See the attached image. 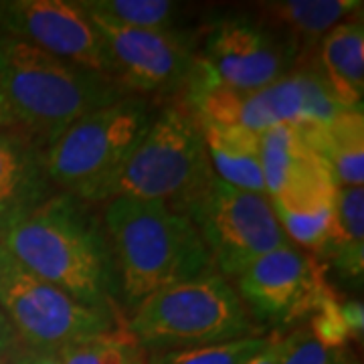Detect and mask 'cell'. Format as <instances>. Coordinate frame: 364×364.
I'll return each mask as SVG.
<instances>
[{
    "label": "cell",
    "instance_id": "484cf974",
    "mask_svg": "<svg viewBox=\"0 0 364 364\" xmlns=\"http://www.w3.org/2000/svg\"><path fill=\"white\" fill-rule=\"evenodd\" d=\"M4 364H61L57 354H49V352H37L25 348L21 344L14 342V346L9 350Z\"/></svg>",
    "mask_w": 364,
    "mask_h": 364
},
{
    "label": "cell",
    "instance_id": "4316f807",
    "mask_svg": "<svg viewBox=\"0 0 364 364\" xmlns=\"http://www.w3.org/2000/svg\"><path fill=\"white\" fill-rule=\"evenodd\" d=\"M340 310H342V318H344V324L348 328V334H350L352 342L354 340L363 338L364 330V306L360 299H350V301H342L340 304Z\"/></svg>",
    "mask_w": 364,
    "mask_h": 364
},
{
    "label": "cell",
    "instance_id": "ffe728a7",
    "mask_svg": "<svg viewBox=\"0 0 364 364\" xmlns=\"http://www.w3.org/2000/svg\"><path fill=\"white\" fill-rule=\"evenodd\" d=\"M91 14L130 28H182L186 9L172 0H79Z\"/></svg>",
    "mask_w": 364,
    "mask_h": 364
},
{
    "label": "cell",
    "instance_id": "9c48e42d",
    "mask_svg": "<svg viewBox=\"0 0 364 364\" xmlns=\"http://www.w3.org/2000/svg\"><path fill=\"white\" fill-rule=\"evenodd\" d=\"M87 14L104 39L112 77L128 93L152 100L184 91L198 59L200 28H130Z\"/></svg>",
    "mask_w": 364,
    "mask_h": 364
},
{
    "label": "cell",
    "instance_id": "6da1fadb",
    "mask_svg": "<svg viewBox=\"0 0 364 364\" xmlns=\"http://www.w3.org/2000/svg\"><path fill=\"white\" fill-rule=\"evenodd\" d=\"M0 245L75 301L124 320L104 223L91 203L57 191L14 223Z\"/></svg>",
    "mask_w": 364,
    "mask_h": 364
},
{
    "label": "cell",
    "instance_id": "8992f818",
    "mask_svg": "<svg viewBox=\"0 0 364 364\" xmlns=\"http://www.w3.org/2000/svg\"><path fill=\"white\" fill-rule=\"evenodd\" d=\"M213 176L203 130L184 105L158 109L130 156L105 182L97 203L112 198L156 200L178 207Z\"/></svg>",
    "mask_w": 364,
    "mask_h": 364
},
{
    "label": "cell",
    "instance_id": "5b68a950",
    "mask_svg": "<svg viewBox=\"0 0 364 364\" xmlns=\"http://www.w3.org/2000/svg\"><path fill=\"white\" fill-rule=\"evenodd\" d=\"M156 114L152 100L130 93L73 122L43 150L55 191L97 203L100 191L130 156Z\"/></svg>",
    "mask_w": 364,
    "mask_h": 364
},
{
    "label": "cell",
    "instance_id": "7402d4cb",
    "mask_svg": "<svg viewBox=\"0 0 364 364\" xmlns=\"http://www.w3.org/2000/svg\"><path fill=\"white\" fill-rule=\"evenodd\" d=\"M277 334L279 332H272L265 336L196 346V348L152 350L148 352L146 364H249L272 344Z\"/></svg>",
    "mask_w": 364,
    "mask_h": 364
},
{
    "label": "cell",
    "instance_id": "f1b7e54d",
    "mask_svg": "<svg viewBox=\"0 0 364 364\" xmlns=\"http://www.w3.org/2000/svg\"><path fill=\"white\" fill-rule=\"evenodd\" d=\"M4 130H13V119H11V114L4 105V100L0 95V132Z\"/></svg>",
    "mask_w": 364,
    "mask_h": 364
},
{
    "label": "cell",
    "instance_id": "3957f363",
    "mask_svg": "<svg viewBox=\"0 0 364 364\" xmlns=\"http://www.w3.org/2000/svg\"><path fill=\"white\" fill-rule=\"evenodd\" d=\"M0 95L13 130L45 150L79 117L130 93L116 79L0 35Z\"/></svg>",
    "mask_w": 364,
    "mask_h": 364
},
{
    "label": "cell",
    "instance_id": "5bb4252c",
    "mask_svg": "<svg viewBox=\"0 0 364 364\" xmlns=\"http://www.w3.org/2000/svg\"><path fill=\"white\" fill-rule=\"evenodd\" d=\"M53 193L43 148L18 130L0 132V237Z\"/></svg>",
    "mask_w": 364,
    "mask_h": 364
},
{
    "label": "cell",
    "instance_id": "ba28073f",
    "mask_svg": "<svg viewBox=\"0 0 364 364\" xmlns=\"http://www.w3.org/2000/svg\"><path fill=\"white\" fill-rule=\"evenodd\" d=\"M0 314L16 344L57 354L63 346L124 324L109 312L91 310L59 287L28 272L0 245Z\"/></svg>",
    "mask_w": 364,
    "mask_h": 364
},
{
    "label": "cell",
    "instance_id": "52a82bcc",
    "mask_svg": "<svg viewBox=\"0 0 364 364\" xmlns=\"http://www.w3.org/2000/svg\"><path fill=\"white\" fill-rule=\"evenodd\" d=\"M176 210L195 225L213 267L225 279H235L261 255L291 243L267 196L235 188L215 174Z\"/></svg>",
    "mask_w": 364,
    "mask_h": 364
},
{
    "label": "cell",
    "instance_id": "9a60e30c",
    "mask_svg": "<svg viewBox=\"0 0 364 364\" xmlns=\"http://www.w3.org/2000/svg\"><path fill=\"white\" fill-rule=\"evenodd\" d=\"M356 0H284L261 2V21L284 35L298 53V63L312 57L326 35L360 13Z\"/></svg>",
    "mask_w": 364,
    "mask_h": 364
},
{
    "label": "cell",
    "instance_id": "ac0fdd59",
    "mask_svg": "<svg viewBox=\"0 0 364 364\" xmlns=\"http://www.w3.org/2000/svg\"><path fill=\"white\" fill-rule=\"evenodd\" d=\"M306 142L322 158L336 188L363 186L364 119L363 112H344L326 126L299 128Z\"/></svg>",
    "mask_w": 364,
    "mask_h": 364
},
{
    "label": "cell",
    "instance_id": "8fae6325",
    "mask_svg": "<svg viewBox=\"0 0 364 364\" xmlns=\"http://www.w3.org/2000/svg\"><path fill=\"white\" fill-rule=\"evenodd\" d=\"M198 59L219 81L241 91L265 90L298 65L294 45L249 14L223 16L200 28Z\"/></svg>",
    "mask_w": 364,
    "mask_h": 364
},
{
    "label": "cell",
    "instance_id": "d6986e66",
    "mask_svg": "<svg viewBox=\"0 0 364 364\" xmlns=\"http://www.w3.org/2000/svg\"><path fill=\"white\" fill-rule=\"evenodd\" d=\"M324 257L342 277L363 279L364 272V188L346 186L334 198V235Z\"/></svg>",
    "mask_w": 364,
    "mask_h": 364
},
{
    "label": "cell",
    "instance_id": "4fadbf2b",
    "mask_svg": "<svg viewBox=\"0 0 364 364\" xmlns=\"http://www.w3.org/2000/svg\"><path fill=\"white\" fill-rule=\"evenodd\" d=\"M265 195L272 205L316 207L336 198L330 172L296 126H273L259 134Z\"/></svg>",
    "mask_w": 364,
    "mask_h": 364
},
{
    "label": "cell",
    "instance_id": "30bf717a",
    "mask_svg": "<svg viewBox=\"0 0 364 364\" xmlns=\"http://www.w3.org/2000/svg\"><path fill=\"white\" fill-rule=\"evenodd\" d=\"M235 291L265 334L308 320L326 294L324 261L294 243L255 259L235 277Z\"/></svg>",
    "mask_w": 364,
    "mask_h": 364
},
{
    "label": "cell",
    "instance_id": "277c9868",
    "mask_svg": "<svg viewBox=\"0 0 364 364\" xmlns=\"http://www.w3.org/2000/svg\"><path fill=\"white\" fill-rule=\"evenodd\" d=\"M124 326L146 352L265 336L233 284L217 269L152 294L124 320Z\"/></svg>",
    "mask_w": 364,
    "mask_h": 364
},
{
    "label": "cell",
    "instance_id": "cb8c5ba5",
    "mask_svg": "<svg viewBox=\"0 0 364 364\" xmlns=\"http://www.w3.org/2000/svg\"><path fill=\"white\" fill-rule=\"evenodd\" d=\"M279 364H358V358L352 348H326L308 330H299L298 338Z\"/></svg>",
    "mask_w": 364,
    "mask_h": 364
},
{
    "label": "cell",
    "instance_id": "d4e9b609",
    "mask_svg": "<svg viewBox=\"0 0 364 364\" xmlns=\"http://www.w3.org/2000/svg\"><path fill=\"white\" fill-rule=\"evenodd\" d=\"M298 332L299 330H291L287 334H277L272 344L261 354H257L249 364H279L284 360L286 352L291 348V344L298 338Z\"/></svg>",
    "mask_w": 364,
    "mask_h": 364
},
{
    "label": "cell",
    "instance_id": "83f0119b",
    "mask_svg": "<svg viewBox=\"0 0 364 364\" xmlns=\"http://www.w3.org/2000/svg\"><path fill=\"white\" fill-rule=\"evenodd\" d=\"M14 342H16V338H14L13 330H11L9 322L4 320V316L0 314V364H4V358L14 346Z\"/></svg>",
    "mask_w": 364,
    "mask_h": 364
},
{
    "label": "cell",
    "instance_id": "2e32d148",
    "mask_svg": "<svg viewBox=\"0 0 364 364\" xmlns=\"http://www.w3.org/2000/svg\"><path fill=\"white\" fill-rule=\"evenodd\" d=\"M328 87L346 112H363L364 95V26L358 18H346L334 26L314 57Z\"/></svg>",
    "mask_w": 364,
    "mask_h": 364
},
{
    "label": "cell",
    "instance_id": "603a6c76",
    "mask_svg": "<svg viewBox=\"0 0 364 364\" xmlns=\"http://www.w3.org/2000/svg\"><path fill=\"white\" fill-rule=\"evenodd\" d=\"M338 296L334 289L326 294L318 308L308 318V332L318 344L326 348H350V334L344 324Z\"/></svg>",
    "mask_w": 364,
    "mask_h": 364
},
{
    "label": "cell",
    "instance_id": "44dd1931",
    "mask_svg": "<svg viewBox=\"0 0 364 364\" xmlns=\"http://www.w3.org/2000/svg\"><path fill=\"white\" fill-rule=\"evenodd\" d=\"M57 358L61 364H146L148 352L122 324L67 344Z\"/></svg>",
    "mask_w": 364,
    "mask_h": 364
},
{
    "label": "cell",
    "instance_id": "e0dca14e",
    "mask_svg": "<svg viewBox=\"0 0 364 364\" xmlns=\"http://www.w3.org/2000/svg\"><path fill=\"white\" fill-rule=\"evenodd\" d=\"M198 126L203 130L213 174L235 188L265 195L259 134L239 126Z\"/></svg>",
    "mask_w": 364,
    "mask_h": 364
},
{
    "label": "cell",
    "instance_id": "7a4b0ae2",
    "mask_svg": "<svg viewBox=\"0 0 364 364\" xmlns=\"http://www.w3.org/2000/svg\"><path fill=\"white\" fill-rule=\"evenodd\" d=\"M102 223L122 314L130 316L152 294L215 269L195 225L166 203L112 198Z\"/></svg>",
    "mask_w": 364,
    "mask_h": 364
},
{
    "label": "cell",
    "instance_id": "7c38bea8",
    "mask_svg": "<svg viewBox=\"0 0 364 364\" xmlns=\"http://www.w3.org/2000/svg\"><path fill=\"white\" fill-rule=\"evenodd\" d=\"M0 35L112 77L104 39L79 0H0Z\"/></svg>",
    "mask_w": 364,
    "mask_h": 364
}]
</instances>
